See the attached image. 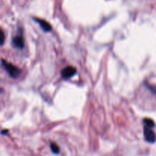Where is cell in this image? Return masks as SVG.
Masks as SVG:
<instances>
[{
	"label": "cell",
	"mask_w": 156,
	"mask_h": 156,
	"mask_svg": "<svg viewBox=\"0 0 156 156\" xmlns=\"http://www.w3.org/2000/svg\"><path fill=\"white\" fill-rule=\"evenodd\" d=\"M2 66H3L4 69L7 71L8 74L9 75L11 78H17L20 76V69H19L18 67L15 66H14L13 64H11V63L6 61L5 60H2Z\"/></svg>",
	"instance_id": "6da1fadb"
},
{
	"label": "cell",
	"mask_w": 156,
	"mask_h": 156,
	"mask_svg": "<svg viewBox=\"0 0 156 156\" xmlns=\"http://www.w3.org/2000/svg\"><path fill=\"white\" fill-rule=\"evenodd\" d=\"M144 137L145 140L149 143H154L156 141V135L151 127L144 126Z\"/></svg>",
	"instance_id": "7a4b0ae2"
},
{
	"label": "cell",
	"mask_w": 156,
	"mask_h": 156,
	"mask_svg": "<svg viewBox=\"0 0 156 156\" xmlns=\"http://www.w3.org/2000/svg\"><path fill=\"white\" fill-rule=\"evenodd\" d=\"M76 73V69L73 66H67L62 70L61 76L64 79H69Z\"/></svg>",
	"instance_id": "3957f363"
},
{
	"label": "cell",
	"mask_w": 156,
	"mask_h": 156,
	"mask_svg": "<svg viewBox=\"0 0 156 156\" xmlns=\"http://www.w3.org/2000/svg\"><path fill=\"white\" fill-rule=\"evenodd\" d=\"M12 44L16 48L22 49L24 46V39H23L22 35L19 34V35L15 36L13 38V41H12Z\"/></svg>",
	"instance_id": "277c9868"
},
{
	"label": "cell",
	"mask_w": 156,
	"mask_h": 156,
	"mask_svg": "<svg viewBox=\"0 0 156 156\" xmlns=\"http://www.w3.org/2000/svg\"><path fill=\"white\" fill-rule=\"evenodd\" d=\"M34 21H37L38 24H40V26L41 27L42 30L45 32H49L52 30V27L50 24V23L46 21L43 20V19H34Z\"/></svg>",
	"instance_id": "5b68a950"
},
{
	"label": "cell",
	"mask_w": 156,
	"mask_h": 156,
	"mask_svg": "<svg viewBox=\"0 0 156 156\" xmlns=\"http://www.w3.org/2000/svg\"><path fill=\"white\" fill-rule=\"evenodd\" d=\"M144 123H145V126H149V127H151V128H152L155 126V123L154 121L152 120V119H149V118H145L144 119Z\"/></svg>",
	"instance_id": "8992f818"
},
{
	"label": "cell",
	"mask_w": 156,
	"mask_h": 156,
	"mask_svg": "<svg viewBox=\"0 0 156 156\" xmlns=\"http://www.w3.org/2000/svg\"><path fill=\"white\" fill-rule=\"evenodd\" d=\"M50 149L52 150V152L55 154H58V153L60 152V148L56 145V143H51V145H50Z\"/></svg>",
	"instance_id": "52a82bcc"
},
{
	"label": "cell",
	"mask_w": 156,
	"mask_h": 156,
	"mask_svg": "<svg viewBox=\"0 0 156 156\" xmlns=\"http://www.w3.org/2000/svg\"><path fill=\"white\" fill-rule=\"evenodd\" d=\"M5 41H6V35H5V33H4V31L2 30V29H0V46H2V45L4 44Z\"/></svg>",
	"instance_id": "ba28073f"
}]
</instances>
